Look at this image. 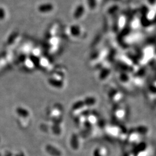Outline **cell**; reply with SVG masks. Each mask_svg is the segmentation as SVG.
I'll list each match as a JSON object with an SVG mask.
<instances>
[{
    "label": "cell",
    "instance_id": "obj_5",
    "mask_svg": "<svg viewBox=\"0 0 156 156\" xmlns=\"http://www.w3.org/2000/svg\"><path fill=\"white\" fill-rule=\"evenodd\" d=\"M88 3L91 8H94L96 5L95 0H88Z\"/></svg>",
    "mask_w": 156,
    "mask_h": 156
},
{
    "label": "cell",
    "instance_id": "obj_1",
    "mask_svg": "<svg viewBox=\"0 0 156 156\" xmlns=\"http://www.w3.org/2000/svg\"><path fill=\"white\" fill-rule=\"evenodd\" d=\"M53 9V5L50 3L42 4L40 5L38 7V11L41 13H48L51 11Z\"/></svg>",
    "mask_w": 156,
    "mask_h": 156
},
{
    "label": "cell",
    "instance_id": "obj_4",
    "mask_svg": "<svg viewBox=\"0 0 156 156\" xmlns=\"http://www.w3.org/2000/svg\"><path fill=\"white\" fill-rule=\"evenodd\" d=\"M6 13L5 10L2 8H0V20H2L5 17Z\"/></svg>",
    "mask_w": 156,
    "mask_h": 156
},
{
    "label": "cell",
    "instance_id": "obj_3",
    "mask_svg": "<svg viewBox=\"0 0 156 156\" xmlns=\"http://www.w3.org/2000/svg\"><path fill=\"white\" fill-rule=\"evenodd\" d=\"M71 33L73 36H78L80 33L79 27L78 26H73L71 27Z\"/></svg>",
    "mask_w": 156,
    "mask_h": 156
},
{
    "label": "cell",
    "instance_id": "obj_2",
    "mask_svg": "<svg viewBox=\"0 0 156 156\" xmlns=\"http://www.w3.org/2000/svg\"><path fill=\"white\" fill-rule=\"evenodd\" d=\"M84 12V8L82 5H79L77 6L73 13V17L76 19H78L83 15Z\"/></svg>",
    "mask_w": 156,
    "mask_h": 156
}]
</instances>
